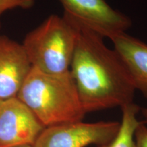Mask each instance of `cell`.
Segmentation results:
<instances>
[{"label": "cell", "mask_w": 147, "mask_h": 147, "mask_svg": "<svg viewBox=\"0 0 147 147\" xmlns=\"http://www.w3.org/2000/svg\"><path fill=\"white\" fill-rule=\"evenodd\" d=\"M140 109L134 102L123 106L121 122L115 138L107 144L98 147H136L135 133L141 123L138 119Z\"/></svg>", "instance_id": "obj_9"}, {"label": "cell", "mask_w": 147, "mask_h": 147, "mask_svg": "<svg viewBox=\"0 0 147 147\" xmlns=\"http://www.w3.org/2000/svg\"><path fill=\"white\" fill-rule=\"evenodd\" d=\"M120 122L82 121L65 123L45 127L33 147L100 146L113 140L118 131Z\"/></svg>", "instance_id": "obj_4"}, {"label": "cell", "mask_w": 147, "mask_h": 147, "mask_svg": "<svg viewBox=\"0 0 147 147\" xmlns=\"http://www.w3.org/2000/svg\"><path fill=\"white\" fill-rule=\"evenodd\" d=\"M17 97L45 127L82 121L86 115L70 71L52 75L32 67Z\"/></svg>", "instance_id": "obj_2"}, {"label": "cell", "mask_w": 147, "mask_h": 147, "mask_svg": "<svg viewBox=\"0 0 147 147\" xmlns=\"http://www.w3.org/2000/svg\"><path fill=\"white\" fill-rule=\"evenodd\" d=\"M0 28H1V25H0Z\"/></svg>", "instance_id": "obj_14"}, {"label": "cell", "mask_w": 147, "mask_h": 147, "mask_svg": "<svg viewBox=\"0 0 147 147\" xmlns=\"http://www.w3.org/2000/svg\"><path fill=\"white\" fill-rule=\"evenodd\" d=\"M135 142L136 147H147V125L143 121L136 130Z\"/></svg>", "instance_id": "obj_11"}, {"label": "cell", "mask_w": 147, "mask_h": 147, "mask_svg": "<svg viewBox=\"0 0 147 147\" xmlns=\"http://www.w3.org/2000/svg\"><path fill=\"white\" fill-rule=\"evenodd\" d=\"M45 129L17 97L0 100V147L34 145Z\"/></svg>", "instance_id": "obj_6"}, {"label": "cell", "mask_w": 147, "mask_h": 147, "mask_svg": "<svg viewBox=\"0 0 147 147\" xmlns=\"http://www.w3.org/2000/svg\"><path fill=\"white\" fill-rule=\"evenodd\" d=\"M127 69L136 91L147 99V44L126 32L111 39Z\"/></svg>", "instance_id": "obj_8"}, {"label": "cell", "mask_w": 147, "mask_h": 147, "mask_svg": "<svg viewBox=\"0 0 147 147\" xmlns=\"http://www.w3.org/2000/svg\"><path fill=\"white\" fill-rule=\"evenodd\" d=\"M63 15L80 26L111 40L126 32L131 26L127 16L119 12L106 0H60Z\"/></svg>", "instance_id": "obj_5"}, {"label": "cell", "mask_w": 147, "mask_h": 147, "mask_svg": "<svg viewBox=\"0 0 147 147\" xmlns=\"http://www.w3.org/2000/svg\"><path fill=\"white\" fill-rule=\"evenodd\" d=\"M32 67L22 44L0 35V100L17 97Z\"/></svg>", "instance_id": "obj_7"}, {"label": "cell", "mask_w": 147, "mask_h": 147, "mask_svg": "<svg viewBox=\"0 0 147 147\" xmlns=\"http://www.w3.org/2000/svg\"><path fill=\"white\" fill-rule=\"evenodd\" d=\"M35 4V0H0V16L6 11L15 8L28 10Z\"/></svg>", "instance_id": "obj_10"}, {"label": "cell", "mask_w": 147, "mask_h": 147, "mask_svg": "<svg viewBox=\"0 0 147 147\" xmlns=\"http://www.w3.org/2000/svg\"><path fill=\"white\" fill-rule=\"evenodd\" d=\"M140 113L142 116L143 119H144L143 122H144L145 124L147 125V107L141 108Z\"/></svg>", "instance_id": "obj_12"}, {"label": "cell", "mask_w": 147, "mask_h": 147, "mask_svg": "<svg viewBox=\"0 0 147 147\" xmlns=\"http://www.w3.org/2000/svg\"><path fill=\"white\" fill-rule=\"evenodd\" d=\"M11 147H33L32 145L29 144H23V145H18V146H14Z\"/></svg>", "instance_id": "obj_13"}, {"label": "cell", "mask_w": 147, "mask_h": 147, "mask_svg": "<svg viewBox=\"0 0 147 147\" xmlns=\"http://www.w3.org/2000/svg\"><path fill=\"white\" fill-rule=\"evenodd\" d=\"M79 29L78 24L64 15L46 18L22 43L32 67L52 75L69 71Z\"/></svg>", "instance_id": "obj_3"}, {"label": "cell", "mask_w": 147, "mask_h": 147, "mask_svg": "<svg viewBox=\"0 0 147 147\" xmlns=\"http://www.w3.org/2000/svg\"><path fill=\"white\" fill-rule=\"evenodd\" d=\"M104 39L80 26L69 71L86 114L121 108L134 102L136 91L118 53Z\"/></svg>", "instance_id": "obj_1"}]
</instances>
